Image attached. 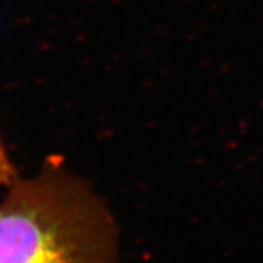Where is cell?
I'll return each mask as SVG.
<instances>
[{
	"label": "cell",
	"mask_w": 263,
	"mask_h": 263,
	"mask_svg": "<svg viewBox=\"0 0 263 263\" xmlns=\"http://www.w3.org/2000/svg\"><path fill=\"white\" fill-rule=\"evenodd\" d=\"M0 202V263H119V230L85 180L48 158Z\"/></svg>",
	"instance_id": "1"
},
{
	"label": "cell",
	"mask_w": 263,
	"mask_h": 263,
	"mask_svg": "<svg viewBox=\"0 0 263 263\" xmlns=\"http://www.w3.org/2000/svg\"><path fill=\"white\" fill-rule=\"evenodd\" d=\"M18 178L16 168L7 154L6 145L0 136V186H10Z\"/></svg>",
	"instance_id": "2"
}]
</instances>
